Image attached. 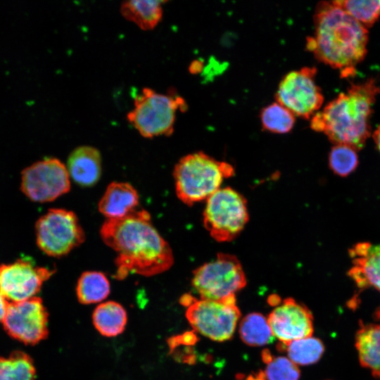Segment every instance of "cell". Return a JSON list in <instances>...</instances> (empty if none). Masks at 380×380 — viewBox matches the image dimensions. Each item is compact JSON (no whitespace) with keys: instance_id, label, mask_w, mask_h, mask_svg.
I'll return each instance as SVG.
<instances>
[{"instance_id":"cell-1","label":"cell","mask_w":380,"mask_h":380,"mask_svg":"<svg viewBox=\"0 0 380 380\" xmlns=\"http://www.w3.org/2000/svg\"><path fill=\"white\" fill-rule=\"evenodd\" d=\"M100 235L103 242L117 253L114 277L118 280L129 274L154 276L173 265L171 247L153 227L150 214L145 210L107 219L101 226Z\"/></svg>"},{"instance_id":"cell-2","label":"cell","mask_w":380,"mask_h":380,"mask_svg":"<svg viewBox=\"0 0 380 380\" xmlns=\"http://www.w3.org/2000/svg\"><path fill=\"white\" fill-rule=\"evenodd\" d=\"M314 35L307 49L344 77L352 76L367 54L368 31L334 1H322L314 15Z\"/></svg>"},{"instance_id":"cell-3","label":"cell","mask_w":380,"mask_h":380,"mask_svg":"<svg viewBox=\"0 0 380 380\" xmlns=\"http://www.w3.org/2000/svg\"><path fill=\"white\" fill-rule=\"evenodd\" d=\"M379 94L374 79L353 84L311 118L310 127L335 144L361 149L370 134L372 106Z\"/></svg>"},{"instance_id":"cell-4","label":"cell","mask_w":380,"mask_h":380,"mask_svg":"<svg viewBox=\"0 0 380 380\" xmlns=\"http://www.w3.org/2000/svg\"><path fill=\"white\" fill-rule=\"evenodd\" d=\"M234 174L233 166L198 151L182 157L176 164L173 177L178 198L191 205L206 201Z\"/></svg>"},{"instance_id":"cell-5","label":"cell","mask_w":380,"mask_h":380,"mask_svg":"<svg viewBox=\"0 0 380 380\" xmlns=\"http://www.w3.org/2000/svg\"><path fill=\"white\" fill-rule=\"evenodd\" d=\"M134 106L127 115V120L146 138L170 135L177 110L186 107L181 96L160 94L151 88L141 90L135 97Z\"/></svg>"},{"instance_id":"cell-6","label":"cell","mask_w":380,"mask_h":380,"mask_svg":"<svg viewBox=\"0 0 380 380\" xmlns=\"http://www.w3.org/2000/svg\"><path fill=\"white\" fill-rule=\"evenodd\" d=\"M203 225L217 242L236 238L247 224L249 215L245 197L231 187L220 188L207 200Z\"/></svg>"},{"instance_id":"cell-7","label":"cell","mask_w":380,"mask_h":380,"mask_svg":"<svg viewBox=\"0 0 380 380\" xmlns=\"http://www.w3.org/2000/svg\"><path fill=\"white\" fill-rule=\"evenodd\" d=\"M191 284L201 299L222 300L242 289L246 279L235 255L220 253L194 270Z\"/></svg>"},{"instance_id":"cell-8","label":"cell","mask_w":380,"mask_h":380,"mask_svg":"<svg viewBox=\"0 0 380 380\" xmlns=\"http://www.w3.org/2000/svg\"><path fill=\"white\" fill-rule=\"evenodd\" d=\"M37 244L52 257L68 254L85 239L84 232L77 215L62 208L49 209L35 225Z\"/></svg>"},{"instance_id":"cell-9","label":"cell","mask_w":380,"mask_h":380,"mask_svg":"<svg viewBox=\"0 0 380 380\" xmlns=\"http://www.w3.org/2000/svg\"><path fill=\"white\" fill-rule=\"evenodd\" d=\"M186 317L192 328L215 341L231 338L240 317L235 296L222 300H195L187 305Z\"/></svg>"},{"instance_id":"cell-10","label":"cell","mask_w":380,"mask_h":380,"mask_svg":"<svg viewBox=\"0 0 380 380\" xmlns=\"http://www.w3.org/2000/svg\"><path fill=\"white\" fill-rule=\"evenodd\" d=\"M317 69L305 67L287 73L280 81L275 98L295 116L312 118L320 108L324 97L315 82Z\"/></svg>"},{"instance_id":"cell-11","label":"cell","mask_w":380,"mask_h":380,"mask_svg":"<svg viewBox=\"0 0 380 380\" xmlns=\"http://www.w3.org/2000/svg\"><path fill=\"white\" fill-rule=\"evenodd\" d=\"M20 189L34 202L53 201L70 189L67 167L55 158L37 161L23 170Z\"/></svg>"},{"instance_id":"cell-12","label":"cell","mask_w":380,"mask_h":380,"mask_svg":"<svg viewBox=\"0 0 380 380\" xmlns=\"http://www.w3.org/2000/svg\"><path fill=\"white\" fill-rule=\"evenodd\" d=\"M48 317L42 300L34 296L8 303L2 324L13 338L26 345H34L48 336Z\"/></svg>"},{"instance_id":"cell-13","label":"cell","mask_w":380,"mask_h":380,"mask_svg":"<svg viewBox=\"0 0 380 380\" xmlns=\"http://www.w3.org/2000/svg\"><path fill=\"white\" fill-rule=\"evenodd\" d=\"M53 270L35 265L30 260L18 259L0 265V293L8 303L32 297L53 274Z\"/></svg>"},{"instance_id":"cell-14","label":"cell","mask_w":380,"mask_h":380,"mask_svg":"<svg viewBox=\"0 0 380 380\" xmlns=\"http://www.w3.org/2000/svg\"><path fill=\"white\" fill-rule=\"evenodd\" d=\"M267 321L274 337L285 345L312 336L313 333L312 313L293 298H286L274 308Z\"/></svg>"},{"instance_id":"cell-15","label":"cell","mask_w":380,"mask_h":380,"mask_svg":"<svg viewBox=\"0 0 380 380\" xmlns=\"http://www.w3.org/2000/svg\"><path fill=\"white\" fill-rule=\"evenodd\" d=\"M353 266L348 276L357 287H373L380 291V245L360 242L350 250Z\"/></svg>"},{"instance_id":"cell-16","label":"cell","mask_w":380,"mask_h":380,"mask_svg":"<svg viewBox=\"0 0 380 380\" xmlns=\"http://www.w3.org/2000/svg\"><path fill=\"white\" fill-rule=\"evenodd\" d=\"M67 169L70 177L78 185L91 186L101 175V156L99 151L90 146H81L69 155Z\"/></svg>"},{"instance_id":"cell-17","label":"cell","mask_w":380,"mask_h":380,"mask_svg":"<svg viewBox=\"0 0 380 380\" xmlns=\"http://www.w3.org/2000/svg\"><path fill=\"white\" fill-rule=\"evenodd\" d=\"M139 202V194L132 185L113 182L100 199L99 210L107 219L120 218L134 211Z\"/></svg>"},{"instance_id":"cell-18","label":"cell","mask_w":380,"mask_h":380,"mask_svg":"<svg viewBox=\"0 0 380 380\" xmlns=\"http://www.w3.org/2000/svg\"><path fill=\"white\" fill-rule=\"evenodd\" d=\"M361 365L380 378V324H362L355 336Z\"/></svg>"},{"instance_id":"cell-19","label":"cell","mask_w":380,"mask_h":380,"mask_svg":"<svg viewBox=\"0 0 380 380\" xmlns=\"http://www.w3.org/2000/svg\"><path fill=\"white\" fill-rule=\"evenodd\" d=\"M163 1L130 0L122 3L120 12L124 18L144 30L153 29L163 15Z\"/></svg>"},{"instance_id":"cell-20","label":"cell","mask_w":380,"mask_h":380,"mask_svg":"<svg viewBox=\"0 0 380 380\" xmlns=\"http://www.w3.org/2000/svg\"><path fill=\"white\" fill-rule=\"evenodd\" d=\"M93 323L98 331L106 337H114L125 329L127 316L125 308L115 301L99 305L93 312Z\"/></svg>"},{"instance_id":"cell-21","label":"cell","mask_w":380,"mask_h":380,"mask_svg":"<svg viewBox=\"0 0 380 380\" xmlns=\"http://www.w3.org/2000/svg\"><path fill=\"white\" fill-rule=\"evenodd\" d=\"M110 283L106 276L97 271H87L80 277L76 293L79 302L82 304L99 303L106 299L110 293Z\"/></svg>"},{"instance_id":"cell-22","label":"cell","mask_w":380,"mask_h":380,"mask_svg":"<svg viewBox=\"0 0 380 380\" xmlns=\"http://www.w3.org/2000/svg\"><path fill=\"white\" fill-rule=\"evenodd\" d=\"M34 362L27 353L15 350L0 357V380H35Z\"/></svg>"},{"instance_id":"cell-23","label":"cell","mask_w":380,"mask_h":380,"mask_svg":"<svg viewBox=\"0 0 380 380\" xmlns=\"http://www.w3.org/2000/svg\"><path fill=\"white\" fill-rule=\"evenodd\" d=\"M241 340L251 346H261L270 343L274 337L267 319L258 312L247 315L239 326Z\"/></svg>"},{"instance_id":"cell-24","label":"cell","mask_w":380,"mask_h":380,"mask_svg":"<svg viewBox=\"0 0 380 380\" xmlns=\"http://www.w3.org/2000/svg\"><path fill=\"white\" fill-rule=\"evenodd\" d=\"M286 346L289 358L296 365L315 363L324 350L321 340L312 336L293 341Z\"/></svg>"},{"instance_id":"cell-25","label":"cell","mask_w":380,"mask_h":380,"mask_svg":"<svg viewBox=\"0 0 380 380\" xmlns=\"http://www.w3.org/2000/svg\"><path fill=\"white\" fill-rule=\"evenodd\" d=\"M262 129L275 134L289 132L295 124V115L278 102L262 108L260 113Z\"/></svg>"},{"instance_id":"cell-26","label":"cell","mask_w":380,"mask_h":380,"mask_svg":"<svg viewBox=\"0 0 380 380\" xmlns=\"http://www.w3.org/2000/svg\"><path fill=\"white\" fill-rule=\"evenodd\" d=\"M334 2L366 28L380 17V0H337Z\"/></svg>"},{"instance_id":"cell-27","label":"cell","mask_w":380,"mask_h":380,"mask_svg":"<svg viewBox=\"0 0 380 380\" xmlns=\"http://www.w3.org/2000/svg\"><path fill=\"white\" fill-rule=\"evenodd\" d=\"M354 148L335 144L329 156V167L336 175L345 177L353 172L358 165V156Z\"/></svg>"},{"instance_id":"cell-28","label":"cell","mask_w":380,"mask_h":380,"mask_svg":"<svg viewBox=\"0 0 380 380\" xmlns=\"http://www.w3.org/2000/svg\"><path fill=\"white\" fill-rule=\"evenodd\" d=\"M267 360V367L263 373L267 380H298L300 370L289 358L285 357H272L264 354Z\"/></svg>"},{"instance_id":"cell-29","label":"cell","mask_w":380,"mask_h":380,"mask_svg":"<svg viewBox=\"0 0 380 380\" xmlns=\"http://www.w3.org/2000/svg\"><path fill=\"white\" fill-rule=\"evenodd\" d=\"M8 305V302L0 293V323L3 322V319L5 317Z\"/></svg>"},{"instance_id":"cell-30","label":"cell","mask_w":380,"mask_h":380,"mask_svg":"<svg viewBox=\"0 0 380 380\" xmlns=\"http://www.w3.org/2000/svg\"><path fill=\"white\" fill-rule=\"evenodd\" d=\"M373 139L376 147L380 151V125L376 128L373 134Z\"/></svg>"}]
</instances>
